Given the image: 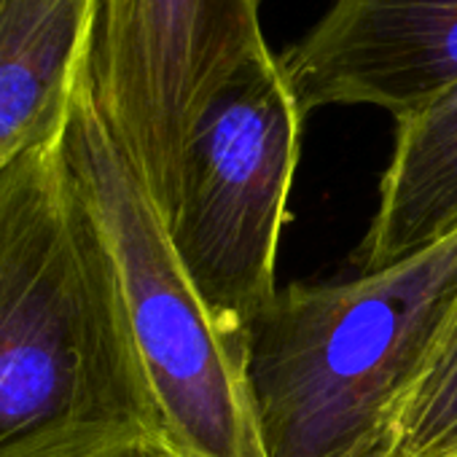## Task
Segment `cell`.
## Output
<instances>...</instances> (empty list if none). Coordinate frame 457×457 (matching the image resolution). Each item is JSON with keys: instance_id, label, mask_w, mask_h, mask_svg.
I'll return each mask as SVG.
<instances>
[{"instance_id": "6da1fadb", "label": "cell", "mask_w": 457, "mask_h": 457, "mask_svg": "<svg viewBox=\"0 0 457 457\" xmlns=\"http://www.w3.org/2000/svg\"><path fill=\"white\" fill-rule=\"evenodd\" d=\"M0 457H170L116 256L62 135L0 172Z\"/></svg>"}, {"instance_id": "7a4b0ae2", "label": "cell", "mask_w": 457, "mask_h": 457, "mask_svg": "<svg viewBox=\"0 0 457 457\" xmlns=\"http://www.w3.org/2000/svg\"><path fill=\"white\" fill-rule=\"evenodd\" d=\"M454 307L457 232L385 270L280 288L248 347L270 457H377Z\"/></svg>"}, {"instance_id": "3957f363", "label": "cell", "mask_w": 457, "mask_h": 457, "mask_svg": "<svg viewBox=\"0 0 457 457\" xmlns=\"http://www.w3.org/2000/svg\"><path fill=\"white\" fill-rule=\"evenodd\" d=\"M62 148L116 256L170 457H270L251 355L218 328L188 280L162 212L97 108L89 65L71 100Z\"/></svg>"}, {"instance_id": "277c9868", "label": "cell", "mask_w": 457, "mask_h": 457, "mask_svg": "<svg viewBox=\"0 0 457 457\" xmlns=\"http://www.w3.org/2000/svg\"><path fill=\"white\" fill-rule=\"evenodd\" d=\"M304 116L270 49L215 92L186 145L167 232L210 318L245 350L280 291L278 248Z\"/></svg>"}, {"instance_id": "5b68a950", "label": "cell", "mask_w": 457, "mask_h": 457, "mask_svg": "<svg viewBox=\"0 0 457 457\" xmlns=\"http://www.w3.org/2000/svg\"><path fill=\"white\" fill-rule=\"evenodd\" d=\"M264 52L262 0H100L92 92L164 223L194 124L232 73Z\"/></svg>"}, {"instance_id": "8992f818", "label": "cell", "mask_w": 457, "mask_h": 457, "mask_svg": "<svg viewBox=\"0 0 457 457\" xmlns=\"http://www.w3.org/2000/svg\"><path fill=\"white\" fill-rule=\"evenodd\" d=\"M278 57L304 113L371 105L401 119L457 87V0H334Z\"/></svg>"}, {"instance_id": "52a82bcc", "label": "cell", "mask_w": 457, "mask_h": 457, "mask_svg": "<svg viewBox=\"0 0 457 457\" xmlns=\"http://www.w3.org/2000/svg\"><path fill=\"white\" fill-rule=\"evenodd\" d=\"M100 0H0V172L62 135Z\"/></svg>"}, {"instance_id": "ba28073f", "label": "cell", "mask_w": 457, "mask_h": 457, "mask_svg": "<svg viewBox=\"0 0 457 457\" xmlns=\"http://www.w3.org/2000/svg\"><path fill=\"white\" fill-rule=\"evenodd\" d=\"M457 232V87L395 119L379 204L355 253L361 272L393 267Z\"/></svg>"}, {"instance_id": "9c48e42d", "label": "cell", "mask_w": 457, "mask_h": 457, "mask_svg": "<svg viewBox=\"0 0 457 457\" xmlns=\"http://www.w3.org/2000/svg\"><path fill=\"white\" fill-rule=\"evenodd\" d=\"M377 457H457V307L395 401Z\"/></svg>"}]
</instances>
